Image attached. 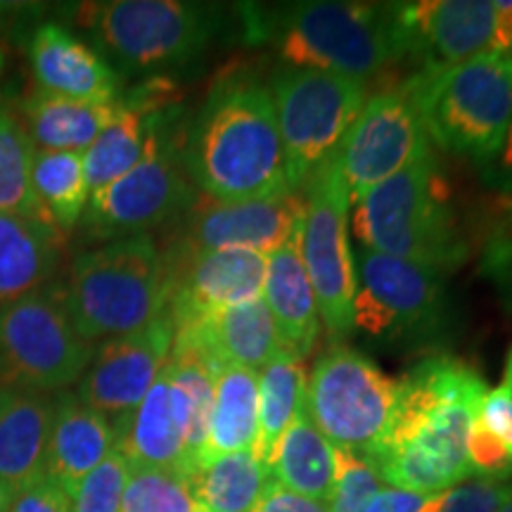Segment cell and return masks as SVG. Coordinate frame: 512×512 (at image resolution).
Returning <instances> with one entry per match:
<instances>
[{"instance_id":"8992f818","label":"cell","mask_w":512,"mask_h":512,"mask_svg":"<svg viewBox=\"0 0 512 512\" xmlns=\"http://www.w3.org/2000/svg\"><path fill=\"white\" fill-rule=\"evenodd\" d=\"M354 233L368 252L413 261L441 275L467 256L434 152L356 202Z\"/></svg>"},{"instance_id":"f1b7e54d","label":"cell","mask_w":512,"mask_h":512,"mask_svg":"<svg viewBox=\"0 0 512 512\" xmlns=\"http://www.w3.org/2000/svg\"><path fill=\"white\" fill-rule=\"evenodd\" d=\"M155 100H119V112L112 124L83 152V169L91 192L105 188L145 157L159 117Z\"/></svg>"},{"instance_id":"1f68e13d","label":"cell","mask_w":512,"mask_h":512,"mask_svg":"<svg viewBox=\"0 0 512 512\" xmlns=\"http://www.w3.org/2000/svg\"><path fill=\"white\" fill-rule=\"evenodd\" d=\"M268 482L266 465L252 451L211 458L190 475L202 512H252Z\"/></svg>"},{"instance_id":"ee69618b","label":"cell","mask_w":512,"mask_h":512,"mask_svg":"<svg viewBox=\"0 0 512 512\" xmlns=\"http://www.w3.org/2000/svg\"><path fill=\"white\" fill-rule=\"evenodd\" d=\"M491 53L512 57V3H496V34Z\"/></svg>"},{"instance_id":"ffe728a7","label":"cell","mask_w":512,"mask_h":512,"mask_svg":"<svg viewBox=\"0 0 512 512\" xmlns=\"http://www.w3.org/2000/svg\"><path fill=\"white\" fill-rule=\"evenodd\" d=\"M31 74L38 91L88 102H114L119 76L98 50L60 24H41L29 41Z\"/></svg>"},{"instance_id":"5bb4252c","label":"cell","mask_w":512,"mask_h":512,"mask_svg":"<svg viewBox=\"0 0 512 512\" xmlns=\"http://www.w3.org/2000/svg\"><path fill=\"white\" fill-rule=\"evenodd\" d=\"M418 112L403 91H382L366 100L337 157L351 202L430 155Z\"/></svg>"},{"instance_id":"83f0119b","label":"cell","mask_w":512,"mask_h":512,"mask_svg":"<svg viewBox=\"0 0 512 512\" xmlns=\"http://www.w3.org/2000/svg\"><path fill=\"white\" fill-rule=\"evenodd\" d=\"M256 439H259V373L240 366L221 368L214 375V401H211L204 463L230 453L254 451Z\"/></svg>"},{"instance_id":"d6a6232c","label":"cell","mask_w":512,"mask_h":512,"mask_svg":"<svg viewBox=\"0 0 512 512\" xmlns=\"http://www.w3.org/2000/svg\"><path fill=\"white\" fill-rule=\"evenodd\" d=\"M306 382L304 363L290 354H280L259 370V439L252 453L261 463L294 418L304 413Z\"/></svg>"},{"instance_id":"7402d4cb","label":"cell","mask_w":512,"mask_h":512,"mask_svg":"<svg viewBox=\"0 0 512 512\" xmlns=\"http://www.w3.org/2000/svg\"><path fill=\"white\" fill-rule=\"evenodd\" d=\"M114 448L131 467H159L190 477L183 422L171 394L166 368L131 413L112 422Z\"/></svg>"},{"instance_id":"484cf974","label":"cell","mask_w":512,"mask_h":512,"mask_svg":"<svg viewBox=\"0 0 512 512\" xmlns=\"http://www.w3.org/2000/svg\"><path fill=\"white\" fill-rule=\"evenodd\" d=\"M271 482L294 494L330 503L337 486V448L316 430L306 411L297 415L264 460Z\"/></svg>"},{"instance_id":"277c9868","label":"cell","mask_w":512,"mask_h":512,"mask_svg":"<svg viewBox=\"0 0 512 512\" xmlns=\"http://www.w3.org/2000/svg\"><path fill=\"white\" fill-rule=\"evenodd\" d=\"M425 136L484 169L501 150L512 114V57L484 53L451 67H425L403 83Z\"/></svg>"},{"instance_id":"681fc988","label":"cell","mask_w":512,"mask_h":512,"mask_svg":"<svg viewBox=\"0 0 512 512\" xmlns=\"http://www.w3.org/2000/svg\"><path fill=\"white\" fill-rule=\"evenodd\" d=\"M5 8H8V5H5V3H0V12H3Z\"/></svg>"},{"instance_id":"7dc6e473","label":"cell","mask_w":512,"mask_h":512,"mask_svg":"<svg viewBox=\"0 0 512 512\" xmlns=\"http://www.w3.org/2000/svg\"><path fill=\"white\" fill-rule=\"evenodd\" d=\"M5 69V48L0 46V72H3Z\"/></svg>"},{"instance_id":"7a4b0ae2","label":"cell","mask_w":512,"mask_h":512,"mask_svg":"<svg viewBox=\"0 0 512 512\" xmlns=\"http://www.w3.org/2000/svg\"><path fill=\"white\" fill-rule=\"evenodd\" d=\"M183 162L214 202H249L292 192L271 88L233 76L209 93L192 124Z\"/></svg>"},{"instance_id":"5b68a950","label":"cell","mask_w":512,"mask_h":512,"mask_svg":"<svg viewBox=\"0 0 512 512\" xmlns=\"http://www.w3.org/2000/svg\"><path fill=\"white\" fill-rule=\"evenodd\" d=\"M64 306L88 344L143 330L169 309L164 252L150 235L112 240L76 256Z\"/></svg>"},{"instance_id":"e575fe53","label":"cell","mask_w":512,"mask_h":512,"mask_svg":"<svg viewBox=\"0 0 512 512\" xmlns=\"http://www.w3.org/2000/svg\"><path fill=\"white\" fill-rule=\"evenodd\" d=\"M34 157L36 145L27 126L19 124L12 107L0 100V214L41 219L31 192Z\"/></svg>"},{"instance_id":"8d00e7d4","label":"cell","mask_w":512,"mask_h":512,"mask_svg":"<svg viewBox=\"0 0 512 512\" xmlns=\"http://www.w3.org/2000/svg\"><path fill=\"white\" fill-rule=\"evenodd\" d=\"M131 465L121 453L107 456L72 494V512H121V498Z\"/></svg>"},{"instance_id":"7bdbcfd3","label":"cell","mask_w":512,"mask_h":512,"mask_svg":"<svg viewBox=\"0 0 512 512\" xmlns=\"http://www.w3.org/2000/svg\"><path fill=\"white\" fill-rule=\"evenodd\" d=\"M482 178L486 185H491V188L512 195V114L508 128H505L501 150H498V155L484 166Z\"/></svg>"},{"instance_id":"9c48e42d","label":"cell","mask_w":512,"mask_h":512,"mask_svg":"<svg viewBox=\"0 0 512 512\" xmlns=\"http://www.w3.org/2000/svg\"><path fill=\"white\" fill-rule=\"evenodd\" d=\"M399 382L361 351L337 344L320 354L306 382V415L339 451L373 458L392 427Z\"/></svg>"},{"instance_id":"d590c367","label":"cell","mask_w":512,"mask_h":512,"mask_svg":"<svg viewBox=\"0 0 512 512\" xmlns=\"http://www.w3.org/2000/svg\"><path fill=\"white\" fill-rule=\"evenodd\" d=\"M121 512H202V505L183 472L131 467Z\"/></svg>"},{"instance_id":"cb8c5ba5","label":"cell","mask_w":512,"mask_h":512,"mask_svg":"<svg viewBox=\"0 0 512 512\" xmlns=\"http://www.w3.org/2000/svg\"><path fill=\"white\" fill-rule=\"evenodd\" d=\"M53 401L0 384V482L12 491L43 475Z\"/></svg>"},{"instance_id":"f546056e","label":"cell","mask_w":512,"mask_h":512,"mask_svg":"<svg viewBox=\"0 0 512 512\" xmlns=\"http://www.w3.org/2000/svg\"><path fill=\"white\" fill-rule=\"evenodd\" d=\"M31 192L43 221L57 230H72L91 197L81 152L36 150Z\"/></svg>"},{"instance_id":"bcb514c9","label":"cell","mask_w":512,"mask_h":512,"mask_svg":"<svg viewBox=\"0 0 512 512\" xmlns=\"http://www.w3.org/2000/svg\"><path fill=\"white\" fill-rule=\"evenodd\" d=\"M503 382L510 384V387H512V349H510V354H508V361H505V377H503Z\"/></svg>"},{"instance_id":"f6af8a7d","label":"cell","mask_w":512,"mask_h":512,"mask_svg":"<svg viewBox=\"0 0 512 512\" xmlns=\"http://www.w3.org/2000/svg\"><path fill=\"white\" fill-rule=\"evenodd\" d=\"M10 498H12V489H10L8 484L0 482V512H8Z\"/></svg>"},{"instance_id":"e0dca14e","label":"cell","mask_w":512,"mask_h":512,"mask_svg":"<svg viewBox=\"0 0 512 512\" xmlns=\"http://www.w3.org/2000/svg\"><path fill=\"white\" fill-rule=\"evenodd\" d=\"M169 273V313L174 325L207 316L226 306L261 297L266 256L247 249L164 252Z\"/></svg>"},{"instance_id":"4fadbf2b","label":"cell","mask_w":512,"mask_h":512,"mask_svg":"<svg viewBox=\"0 0 512 512\" xmlns=\"http://www.w3.org/2000/svg\"><path fill=\"white\" fill-rule=\"evenodd\" d=\"M356 278L354 330L363 335L399 342L430 335L441 323L444 285L434 268L363 249Z\"/></svg>"},{"instance_id":"c3c4849f","label":"cell","mask_w":512,"mask_h":512,"mask_svg":"<svg viewBox=\"0 0 512 512\" xmlns=\"http://www.w3.org/2000/svg\"><path fill=\"white\" fill-rule=\"evenodd\" d=\"M501 512H512V496H510V501L503 505V508H501Z\"/></svg>"},{"instance_id":"74e56055","label":"cell","mask_w":512,"mask_h":512,"mask_svg":"<svg viewBox=\"0 0 512 512\" xmlns=\"http://www.w3.org/2000/svg\"><path fill=\"white\" fill-rule=\"evenodd\" d=\"M382 489V477L368 458L337 448V486L330 512H366L370 498Z\"/></svg>"},{"instance_id":"ac0fdd59","label":"cell","mask_w":512,"mask_h":512,"mask_svg":"<svg viewBox=\"0 0 512 512\" xmlns=\"http://www.w3.org/2000/svg\"><path fill=\"white\" fill-rule=\"evenodd\" d=\"M403 53H415L425 67H451L491 53L496 3L486 0H422L394 3Z\"/></svg>"},{"instance_id":"b9f144b4","label":"cell","mask_w":512,"mask_h":512,"mask_svg":"<svg viewBox=\"0 0 512 512\" xmlns=\"http://www.w3.org/2000/svg\"><path fill=\"white\" fill-rule=\"evenodd\" d=\"M427 498L430 496L415 494V491L396 489V486H382V489L370 498L366 512H422Z\"/></svg>"},{"instance_id":"2e32d148","label":"cell","mask_w":512,"mask_h":512,"mask_svg":"<svg viewBox=\"0 0 512 512\" xmlns=\"http://www.w3.org/2000/svg\"><path fill=\"white\" fill-rule=\"evenodd\" d=\"M174 339L176 325L169 313L143 330L107 339L93 351L76 396L107 418L131 413L169 363Z\"/></svg>"},{"instance_id":"4dcf8cb0","label":"cell","mask_w":512,"mask_h":512,"mask_svg":"<svg viewBox=\"0 0 512 512\" xmlns=\"http://www.w3.org/2000/svg\"><path fill=\"white\" fill-rule=\"evenodd\" d=\"M171 394L183 422L185 456H188L190 475L204 463L207 434L214 401V370L202 361L195 351L174 347L166 363Z\"/></svg>"},{"instance_id":"d4e9b609","label":"cell","mask_w":512,"mask_h":512,"mask_svg":"<svg viewBox=\"0 0 512 512\" xmlns=\"http://www.w3.org/2000/svg\"><path fill=\"white\" fill-rule=\"evenodd\" d=\"M60 252V230L50 223L0 214V309L50 285Z\"/></svg>"},{"instance_id":"8fae6325","label":"cell","mask_w":512,"mask_h":512,"mask_svg":"<svg viewBox=\"0 0 512 512\" xmlns=\"http://www.w3.org/2000/svg\"><path fill=\"white\" fill-rule=\"evenodd\" d=\"M304 190L306 214L299 247L316 294L320 323L335 339L347 337L354 330L358 278L349 245L351 197L339 157L320 164Z\"/></svg>"},{"instance_id":"ab89813d","label":"cell","mask_w":512,"mask_h":512,"mask_svg":"<svg viewBox=\"0 0 512 512\" xmlns=\"http://www.w3.org/2000/svg\"><path fill=\"white\" fill-rule=\"evenodd\" d=\"M8 512H72V498L55 479L38 475L12 491Z\"/></svg>"},{"instance_id":"30bf717a","label":"cell","mask_w":512,"mask_h":512,"mask_svg":"<svg viewBox=\"0 0 512 512\" xmlns=\"http://www.w3.org/2000/svg\"><path fill=\"white\" fill-rule=\"evenodd\" d=\"M93 344L79 337L62 285H46L0 309V384L24 392H57L81 380Z\"/></svg>"},{"instance_id":"52a82bcc","label":"cell","mask_w":512,"mask_h":512,"mask_svg":"<svg viewBox=\"0 0 512 512\" xmlns=\"http://www.w3.org/2000/svg\"><path fill=\"white\" fill-rule=\"evenodd\" d=\"M76 22L124 72L143 74L197 60L219 31V12L183 0H107L81 3Z\"/></svg>"},{"instance_id":"60d3db41","label":"cell","mask_w":512,"mask_h":512,"mask_svg":"<svg viewBox=\"0 0 512 512\" xmlns=\"http://www.w3.org/2000/svg\"><path fill=\"white\" fill-rule=\"evenodd\" d=\"M252 512H330V503L299 496L285 486L268 482Z\"/></svg>"},{"instance_id":"7c38bea8","label":"cell","mask_w":512,"mask_h":512,"mask_svg":"<svg viewBox=\"0 0 512 512\" xmlns=\"http://www.w3.org/2000/svg\"><path fill=\"white\" fill-rule=\"evenodd\" d=\"M183 162V150L157 121L145 157L126 176L91 192L83 228L100 240L147 235V230L181 219L197 200Z\"/></svg>"},{"instance_id":"44dd1931","label":"cell","mask_w":512,"mask_h":512,"mask_svg":"<svg viewBox=\"0 0 512 512\" xmlns=\"http://www.w3.org/2000/svg\"><path fill=\"white\" fill-rule=\"evenodd\" d=\"M112 451L114 427L110 418L93 411L76 394H57L53 401L43 475L55 479L72 498L76 486Z\"/></svg>"},{"instance_id":"d6986e66","label":"cell","mask_w":512,"mask_h":512,"mask_svg":"<svg viewBox=\"0 0 512 512\" xmlns=\"http://www.w3.org/2000/svg\"><path fill=\"white\" fill-rule=\"evenodd\" d=\"M174 347L195 351L214 375L226 366L259 373L283 354L271 311L261 297L178 325Z\"/></svg>"},{"instance_id":"f35d334b","label":"cell","mask_w":512,"mask_h":512,"mask_svg":"<svg viewBox=\"0 0 512 512\" xmlns=\"http://www.w3.org/2000/svg\"><path fill=\"white\" fill-rule=\"evenodd\" d=\"M512 496L510 482L475 479L427 498L422 512H501Z\"/></svg>"},{"instance_id":"6da1fadb","label":"cell","mask_w":512,"mask_h":512,"mask_svg":"<svg viewBox=\"0 0 512 512\" xmlns=\"http://www.w3.org/2000/svg\"><path fill=\"white\" fill-rule=\"evenodd\" d=\"M486 392L482 375L458 358L434 356L415 366L399 382L387 441L368 458L382 482L434 496L475 477L467 439Z\"/></svg>"},{"instance_id":"3957f363","label":"cell","mask_w":512,"mask_h":512,"mask_svg":"<svg viewBox=\"0 0 512 512\" xmlns=\"http://www.w3.org/2000/svg\"><path fill=\"white\" fill-rule=\"evenodd\" d=\"M247 29L271 41L285 67L323 69L363 83L406 55L394 5L292 3L249 12Z\"/></svg>"},{"instance_id":"4316f807","label":"cell","mask_w":512,"mask_h":512,"mask_svg":"<svg viewBox=\"0 0 512 512\" xmlns=\"http://www.w3.org/2000/svg\"><path fill=\"white\" fill-rule=\"evenodd\" d=\"M119 100L88 102L36 91L24 102L27 131L36 150L86 152L95 138L112 124Z\"/></svg>"},{"instance_id":"603a6c76","label":"cell","mask_w":512,"mask_h":512,"mask_svg":"<svg viewBox=\"0 0 512 512\" xmlns=\"http://www.w3.org/2000/svg\"><path fill=\"white\" fill-rule=\"evenodd\" d=\"M299 240H302V233H299V238L287 242L285 247L266 256V278L261 299L271 311L283 354L304 361L318 339L320 316L316 294H313L309 273H306L302 261Z\"/></svg>"},{"instance_id":"ba28073f","label":"cell","mask_w":512,"mask_h":512,"mask_svg":"<svg viewBox=\"0 0 512 512\" xmlns=\"http://www.w3.org/2000/svg\"><path fill=\"white\" fill-rule=\"evenodd\" d=\"M287 181L299 192L320 164L335 157L366 105V83L323 69L283 67L271 79Z\"/></svg>"},{"instance_id":"836d02e7","label":"cell","mask_w":512,"mask_h":512,"mask_svg":"<svg viewBox=\"0 0 512 512\" xmlns=\"http://www.w3.org/2000/svg\"><path fill=\"white\" fill-rule=\"evenodd\" d=\"M467 453L475 477L505 482L512 475V387L489 389L472 422Z\"/></svg>"},{"instance_id":"9a60e30c","label":"cell","mask_w":512,"mask_h":512,"mask_svg":"<svg viewBox=\"0 0 512 512\" xmlns=\"http://www.w3.org/2000/svg\"><path fill=\"white\" fill-rule=\"evenodd\" d=\"M306 202L299 192L264 197L249 202L195 200L183 214V230L171 252H216L247 249L261 256L273 254L299 238L304 226Z\"/></svg>"}]
</instances>
